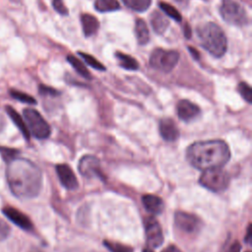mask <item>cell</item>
Masks as SVG:
<instances>
[{
  "instance_id": "cell-21",
  "label": "cell",
  "mask_w": 252,
  "mask_h": 252,
  "mask_svg": "<svg viewBox=\"0 0 252 252\" xmlns=\"http://www.w3.org/2000/svg\"><path fill=\"white\" fill-rule=\"evenodd\" d=\"M67 60L80 76H82L84 79H87V80L92 79V74L90 73V71L87 69L85 64L82 61H80L77 57H75L74 55H68Z\"/></svg>"
},
{
  "instance_id": "cell-3",
  "label": "cell",
  "mask_w": 252,
  "mask_h": 252,
  "mask_svg": "<svg viewBox=\"0 0 252 252\" xmlns=\"http://www.w3.org/2000/svg\"><path fill=\"white\" fill-rule=\"evenodd\" d=\"M200 44L214 57L220 58L227 50V39L223 31L215 23L208 22L197 28Z\"/></svg>"
},
{
  "instance_id": "cell-28",
  "label": "cell",
  "mask_w": 252,
  "mask_h": 252,
  "mask_svg": "<svg viewBox=\"0 0 252 252\" xmlns=\"http://www.w3.org/2000/svg\"><path fill=\"white\" fill-rule=\"evenodd\" d=\"M238 92L241 94V96L248 102H252V90L251 87L246 82H241L238 85Z\"/></svg>"
},
{
  "instance_id": "cell-17",
  "label": "cell",
  "mask_w": 252,
  "mask_h": 252,
  "mask_svg": "<svg viewBox=\"0 0 252 252\" xmlns=\"http://www.w3.org/2000/svg\"><path fill=\"white\" fill-rule=\"evenodd\" d=\"M81 23H82L83 32L86 37H90L94 35L99 28L98 20L91 14H82Z\"/></svg>"
},
{
  "instance_id": "cell-11",
  "label": "cell",
  "mask_w": 252,
  "mask_h": 252,
  "mask_svg": "<svg viewBox=\"0 0 252 252\" xmlns=\"http://www.w3.org/2000/svg\"><path fill=\"white\" fill-rule=\"evenodd\" d=\"M2 213L9 220H11L13 223L21 227L22 229L28 230V231L32 229L33 225L32 220L29 219V217L23 214L22 212L18 211L17 209L13 207H5L2 209Z\"/></svg>"
},
{
  "instance_id": "cell-12",
  "label": "cell",
  "mask_w": 252,
  "mask_h": 252,
  "mask_svg": "<svg viewBox=\"0 0 252 252\" xmlns=\"http://www.w3.org/2000/svg\"><path fill=\"white\" fill-rule=\"evenodd\" d=\"M56 172L58 175V178L61 182V184L69 190H74L76 188H78V180L77 177L74 173V171L72 170V168L66 164V163H61V164H57L56 167Z\"/></svg>"
},
{
  "instance_id": "cell-27",
  "label": "cell",
  "mask_w": 252,
  "mask_h": 252,
  "mask_svg": "<svg viewBox=\"0 0 252 252\" xmlns=\"http://www.w3.org/2000/svg\"><path fill=\"white\" fill-rule=\"evenodd\" d=\"M103 244L109 250V252H134L131 246H128L119 242L105 240Z\"/></svg>"
},
{
  "instance_id": "cell-35",
  "label": "cell",
  "mask_w": 252,
  "mask_h": 252,
  "mask_svg": "<svg viewBox=\"0 0 252 252\" xmlns=\"http://www.w3.org/2000/svg\"><path fill=\"white\" fill-rule=\"evenodd\" d=\"M191 34H192V32H191V28L189 26V24H185L184 25V36L189 39L191 37Z\"/></svg>"
},
{
  "instance_id": "cell-6",
  "label": "cell",
  "mask_w": 252,
  "mask_h": 252,
  "mask_svg": "<svg viewBox=\"0 0 252 252\" xmlns=\"http://www.w3.org/2000/svg\"><path fill=\"white\" fill-rule=\"evenodd\" d=\"M200 184L210 191L220 193L224 191L229 183L228 173L220 168L204 170L199 179Z\"/></svg>"
},
{
  "instance_id": "cell-7",
  "label": "cell",
  "mask_w": 252,
  "mask_h": 252,
  "mask_svg": "<svg viewBox=\"0 0 252 252\" xmlns=\"http://www.w3.org/2000/svg\"><path fill=\"white\" fill-rule=\"evenodd\" d=\"M23 114L30 134L36 139H46L49 137L51 132L50 126L37 110L25 108Z\"/></svg>"
},
{
  "instance_id": "cell-34",
  "label": "cell",
  "mask_w": 252,
  "mask_h": 252,
  "mask_svg": "<svg viewBox=\"0 0 252 252\" xmlns=\"http://www.w3.org/2000/svg\"><path fill=\"white\" fill-rule=\"evenodd\" d=\"M240 249H241V245L238 241H235L232 243V245L229 247V250L228 252H240Z\"/></svg>"
},
{
  "instance_id": "cell-9",
  "label": "cell",
  "mask_w": 252,
  "mask_h": 252,
  "mask_svg": "<svg viewBox=\"0 0 252 252\" xmlns=\"http://www.w3.org/2000/svg\"><path fill=\"white\" fill-rule=\"evenodd\" d=\"M78 169L80 173L85 177H88V178L98 177L101 180L104 178L101 172L99 159L94 156H91V155L84 156L79 161Z\"/></svg>"
},
{
  "instance_id": "cell-30",
  "label": "cell",
  "mask_w": 252,
  "mask_h": 252,
  "mask_svg": "<svg viewBox=\"0 0 252 252\" xmlns=\"http://www.w3.org/2000/svg\"><path fill=\"white\" fill-rule=\"evenodd\" d=\"M52 6L53 9L62 16H67L69 14V11L65 6L63 0H52Z\"/></svg>"
},
{
  "instance_id": "cell-33",
  "label": "cell",
  "mask_w": 252,
  "mask_h": 252,
  "mask_svg": "<svg viewBox=\"0 0 252 252\" xmlns=\"http://www.w3.org/2000/svg\"><path fill=\"white\" fill-rule=\"evenodd\" d=\"M187 48H188V51L191 53V55L194 59H196V60L200 59V53L196 48H194L193 46H187Z\"/></svg>"
},
{
  "instance_id": "cell-19",
  "label": "cell",
  "mask_w": 252,
  "mask_h": 252,
  "mask_svg": "<svg viewBox=\"0 0 252 252\" xmlns=\"http://www.w3.org/2000/svg\"><path fill=\"white\" fill-rule=\"evenodd\" d=\"M135 34L140 45H145L150 40V32L143 19H137L135 23Z\"/></svg>"
},
{
  "instance_id": "cell-4",
  "label": "cell",
  "mask_w": 252,
  "mask_h": 252,
  "mask_svg": "<svg viewBox=\"0 0 252 252\" xmlns=\"http://www.w3.org/2000/svg\"><path fill=\"white\" fill-rule=\"evenodd\" d=\"M220 13L223 21L229 25L241 27L249 22L248 15L243 6L234 0H222Z\"/></svg>"
},
{
  "instance_id": "cell-8",
  "label": "cell",
  "mask_w": 252,
  "mask_h": 252,
  "mask_svg": "<svg viewBox=\"0 0 252 252\" xmlns=\"http://www.w3.org/2000/svg\"><path fill=\"white\" fill-rule=\"evenodd\" d=\"M174 223H175V226L181 232H184L187 234L197 233L203 225L202 220L198 217L186 212H181V211H178L175 213Z\"/></svg>"
},
{
  "instance_id": "cell-1",
  "label": "cell",
  "mask_w": 252,
  "mask_h": 252,
  "mask_svg": "<svg viewBox=\"0 0 252 252\" xmlns=\"http://www.w3.org/2000/svg\"><path fill=\"white\" fill-rule=\"evenodd\" d=\"M6 178L10 190L20 199L34 198L41 190V171L27 158L17 157L7 162Z\"/></svg>"
},
{
  "instance_id": "cell-14",
  "label": "cell",
  "mask_w": 252,
  "mask_h": 252,
  "mask_svg": "<svg viewBox=\"0 0 252 252\" xmlns=\"http://www.w3.org/2000/svg\"><path fill=\"white\" fill-rule=\"evenodd\" d=\"M159 133L165 141H175L179 136V130L173 120L163 118L159 121Z\"/></svg>"
},
{
  "instance_id": "cell-31",
  "label": "cell",
  "mask_w": 252,
  "mask_h": 252,
  "mask_svg": "<svg viewBox=\"0 0 252 252\" xmlns=\"http://www.w3.org/2000/svg\"><path fill=\"white\" fill-rule=\"evenodd\" d=\"M38 92L42 95H49V96H57V95L60 94L59 91H57V90H55L51 87L44 86V85H39Z\"/></svg>"
},
{
  "instance_id": "cell-38",
  "label": "cell",
  "mask_w": 252,
  "mask_h": 252,
  "mask_svg": "<svg viewBox=\"0 0 252 252\" xmlns=\"http://www.w3.org/2000/svg\"><path fill=\"white\" fill-rule=\"evenodd\" d=\"M143 252H154V251H153V249H152V248L148 247V248H145V249L143 250Z\"/></svg>"
},
{
  "instance_id": "cell-29",
  "label": "cell",
  "mask_w": 252,
  "mask_h": 252,
  "mask_svg": "<svg viewBox=\"0 0 252 252\" xmlns=\"http://www.w3.org/2000/svg\"><path fill=\"white\" fill-rule=\"evenodd\" d=\"M18 154H19V151L16 149L8 148V147H0V155L2 158L6 161V163L14 159L15 158H17Z\"/></svg>"
},
{
  "instance_id": "cell-2",
  "label": "cell",
  "mask_w": 252,
  "mask_h": 252,
  "mask_svg": "<svg viewBox=\"0 0 252 252\" xmlns=\"http://www.w3.org/2000/svg\"><path fill=\"white\" fill-rule=\"evenodd\" d=\"M189 163L202 170L220 168L230 158L227 144L221 140H207L193 143L186 152Z\"/></svg>"
},
{
  "instance_id": "cell-5",
  "label": "cell",
  "mask_w": 252,
  "mask_h": 252,
  "mask_svg": "<svg viewBox=\"0 0 252 252\" xmlns=\"http://www.w3.org/2000/svg\"><path fill=\"white\" fill-rule=\"evenodd\" d=\"M179 61V53L176 50H165L163 48H156L153 50L149 63L156 70L163 73L171 72Z\"/></svg>"
},
{
  "instance_id": "cell-39",
  "label": "cell",
  "mask_w": 252,
  "mask_h": 252,
  "mask_svg": "<svg viewBox=\"0 0 252 252\" xmlns=\"http://www.w3.org/2000/svg\"><path fill=\"white\" fill-rule=\"evenodd\" d=\"M31 252H41V251H38V250H32V251H31Z\"/></svg>"
},
{
  "instance_id": "cell-18",
  "label": "cell",
  "mask_w": 252,
  "mask_h": 252,
  "mask_svg": "<svg viewBox=\"0 0 252 252\" xmlns=\"http://www.w3.org/2000/svg\"><path fill=\"white\" fill-rule=\"evenodd\" d=\"M5 109H6L7 114H8L9 117L12 119V121L15 123V125L18 127V129L21 131V133L23 134V136H24L27 140H29L31 134H30V131H29V129H28V127H27V124H26V122H25V119H24L12 106L6 105Z\"/></svg>"
},
{
  "instance_id": "cell-32",
  "label": "cell",
  "mask_w": 252,
  "mask_h": 252,
  "mask_svg": "<svg viewBox=\"0 0 252 252\" xmlns=\"http://www.w3.org/2000/svg\"><path fill=\"white\" fill-rule=\"evenodd\" d=\"M9 233H10V226L5 221L0 220V240L6 239Z\"/></svg>"
},
{
  "instance_id": "cell-22",
  "label": "cell",
  "mask_w": 252,
  "mask_h": 252,
  "mask_svg": "<svg viewBox=\"0 0 252 252\" xmlns=\"http://www.w3.org/2000/svg\"><path fill=\"white\" fill-rule=\"evenodd\" d=\"M94 6L95 10L100 13L113 12L120 9V5L117 0H95Z\"/></svg>"
},
{
  "instance_id": "cell-13",
  "label": "cell",
  "mask_w": 252,
  "mask_h": 252,
  "mask_svg": "<svg viewBox=\"0 0 252 252\" xmlns=\"http://www.w3.org/2000/svg\"><path fill=\"white\" fill-rule=\"evenodd\" d=\"M200 112L201 110L199 106L188 99H182L177 104L178 117L185 122L195 119Z\"/></svg>"
},
{
  "instance_id": "cell-40",
  "label": "cell",
  "mask_w": 252,
  "mask_h": 252,
  "mask_svg": "<svg viewBox=\"0 0 252 252\" xmlns=\"http://www.w3.org/2000/svg\"><path fill=\"white\" fill-rule=\"evenodd\" d=\"M246 252H250V251H246Z\"/></svg>"
},
{
  "instance_id": "cell-10",
  "label": "cell",
  "mask_w": 252,
  "mask_h": 252,
  "mask_svg": "<svg viewBox=\"0 0 252 252\" xmlns=\"http://www.w3.org/2000/svg\"><path fill=\"white\" fill-rule=\"evenodd\" d=\"M145 231L147 243L150 248H157L162 244V229L158 221L154 217H148L145 220Z\"/></svg>"
},
{
  "instance_id": "cell-23",
  "label": "cell",
  "mask_w": 252,
  "mask_h": 252,
  "mask_svg": "<svg viewBox=\"0 0 252 252\" xmlns=\"http://www.w3.org/2000/svg\"><path fill=\"white\" fill-rule=\"evenodd\" d=\"M121 1L127 8L138 13L147 11L152 4V0H121Z\"/></svg>"
},
{
  "instance_id": "cell-15",
  "label": "cell",
  "mask_w": 252,
  "mask_h": 252,
  "mask_svg": "<svg viewBox=\"0 0 252 252\" xmlns=\"http://www.w3.org/2000/svg\"><path fill=\"white\" fill-rule=\"evenodd\" d=\"M142 203L146 210L154 215H158L163 211L164 204L161 198L152 194H146L142 197Z\"/></svg>"
},
{
  "instance_id": "cell-20",
  "label": "cell",
  "mask_w": 252,
  "mask_h": 252,
  "mask_svg": "<svg viewBox=\"0 0 252 252\" xmlns=\"http://www.w3.org/2000/svg\"><path fill=\"white\" fill-rule=\"evenodd\" d=\"M115 58L117 59L120 67H122L123 69L130 70V71H136L139 69L138 61L134 57L130 56L129 54H125L123 52L116 51Z\"/></svg>"
},
{
  "instance_id": "cell-36",
  "label": "cell",
  "mask_w": 252,
  "mask_h": 252,
  "mask_svg": "<svg viewBox=\"0 0 252 252\" xmlns=\"http://www.w3.org/2000/svg\"><path fill=\"white\" fill-rule=\"evenodd\" d=\"M161 252H181L176 246L174 245H169L165 249H163Z\"/></svg>"
},
{
  "instance_id": "cell-24",
  "label": "cell",
  "mask_w": 252,
  "mask_h": 252,
  "mask_svg": "<svg viewBox=\"0 0 252 252\" xmlns=\"http://www.w3.org/2000/svg\"><path fill=\"white\" fill-rule=\"evenodd\" d=\"M158 6L160 8V10L165 14L167 15L168 17H170L171 19H173L174 21L176 22H181L182 21V17H181V14L179 13V11L174 8L172 5L166 3V2H159L158 3Z\"/></svg>"
},
{
  "instance_id": "cell-25",
  "label": "cell",
  "mask_w": 252,
  "mask_h": 252,
  "mask_svg": "<svg viewBox=\"0 0 252 252\" xmlns=\"http://www.w3.org/2000/svg\"><path fill=\"white\" fill-rule=\"evenodd\" d=\"M83 59H84V61L89 65V66H91L92 68H94V69H96V70H98V71H105V66L102 64V63H100L96 58H94V56H92L91 54H89V53H85V52H82V51H78L77 52Z\"/></svg>"
},
{
  "instance_id": "cell-16",
  "label": "cell",
  "mask_w": 252,
  "mask_h": 252,
  "mask_svg": "<svg viewBox=\"0 0 252 252\" xmlns=\"http://www.w3.org/2000/svg\"><path fill=\"white\" fill-rule=\"evenodd\" d=\"M150 24L154 32L158 34H162L169 26L168 19L159 11H154L150 16Z\"/></svg>"
},
{
  "instance_id": "cell-26",
  "label": "cell",
  "mask_w": 252,
  "mask_h": 252,
  "mask_svg": "<svg viewBox=\"0 0 252 252\" xmlns=\"http://www.w3.org/2000/svg\"><path fill=\"white\" fill-rule=\"evenodd\" d=\"M9 94H10V95L13 98H15V99H17V100H19L21 102L28 103V104H36L35 98L32 97V95L26 94V93H23V92H20V91L12 89V90L9 91Z\"/></svg>"
},
{
  "instance_id": "cell-37",
  "label": "cell",
  "mask_w": 252,
  "mask_h": 252,
  "mask_svg": "<svg viewBox=\"0 0 252 252\" xmlns=\"http://www.w3.org/2000/svg\"><path fill=\"white\" fill-rule=\"evenodd\" d=\"M251 239V224L248 225L247 227V233H246V237H245V241L249 242Z\"/></svg>"
}]
</instances>
